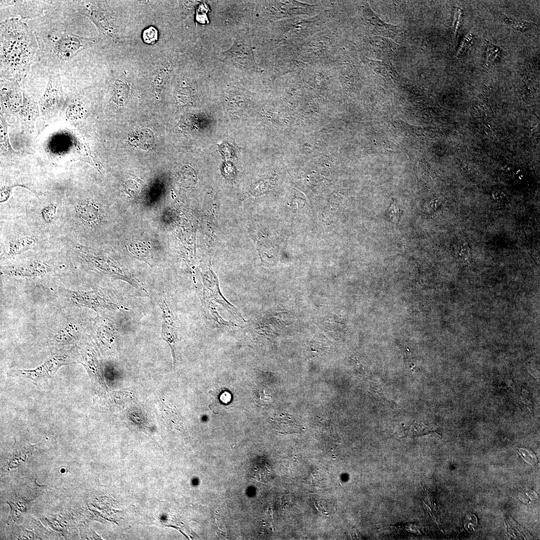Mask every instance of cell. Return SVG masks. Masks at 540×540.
Wrapping results in <instances>:
<instances>
[{
    "label": "cell",
    "instance_id": "obj_2",
    "mask_svg": "<svg viewBox=\"0 0 540 540\" xmlns=\"http://www.w3.org/2000/svg\"><path fill=\"white\" fill-rule=\"evenodd\" d=\"M42 62L60 66L73 60L94 40L64 30L53 28L36 38Z\"/></svg>",
    "mask_w": 540,
    "mask_h": 540
},
{
    "label": "cell",
    "instance_id": "obj_16",
    "mask_svg": "<svg viewBox=\"0 0 540 540\" xmlns=\"http://www.w3.org/2000/svg\"><path fill=\"white\" fill-rule=\"evenodd\" d=\"M472 32H470L466 37L464 38L456 54L458 58L462 56L466 50L470 46L472 45Z\"/></svg>",
    "mask_w": 540,
    "mask_h": 540
},
{
    "label": "cell",
    "instance_id": "obj_13",
    "mask_svg": "<svg viewBox=\"0 0 540 540\" xmlns=\"http://www.w3.org/2000/svg\"><path fill=\"white\" fill-rule=\"evenodd\" d=\"M501 52V48L494 45L489 44L486 50V60L485 66H488L490 62L496 60Z\"/></svg>",
    "mask_w": 540,
    "mask_h": 540
},
{
    "label": "cell",
    "instance_id": "obj_5",
    "mask_svg": "<svg viewBox=\"0 0 540 540\" xmlns=\"http://www.w3.org/2000/svg\"><path fill=\"white\" fill-rule=\"evenodd\" d=\"M66 364H67L66 360L62 356H53L34 370H18L15 373L19 376L34 380L46 379L55 373L59 368Z\"/></svg>",
    "mask_w": 540,
    "mask_h": 540
},
{
    "label": "cell",
    "instance_id": "obj_12",
    "mask_svg": "<svg viewBox=\"0 0 540 540\" xmlns=\"http://www.w3.org/2000/svg\"><path fill=\"white\" fill-rule=\"evenodd\" d=\"M142 36L146 43L154 44L158 40V32L154 27L151 26L143 31Z\"/></svg>",
    "mask_w": 540,
    "mask_h": 540
},
{
    "label": "cell",
    "instance_id": "obj_10",
    "mask_svg": "<svg viewBox=\"0 0 540 540\" xmlns=\"http://www.w3.org/2000/svg\"><path fill=\"white\" fill-rule=\"evenodd\" d=\"M35 244V240L32 238H21L14 239L8 243V254L11 256L19 254L22 251L30 248Z\"/></svg>",
    "mask_w": 540,
    "mask_h": 540
},
{
    "label": "cell",
    "instance_id": "obj_4",
    "mask_svg": "<svg viewBox=\"0 0 540 540\" xmlns=\"http://www.w3.org/2000/svg\"><path fill=\"white\" fill-rule=\"evenodd\" d=\"M62 101L60 76L58 74H52L50 76L45 92L40 102V109L44 112H53L60 107Z\"/></svg>",
    "mask_w": 540,
    "mask_h": 540
},
{
    "label": "cell",
    "instance_id": "obj_14",
    "mask_svg": "<svg viewBox=\"0 0 540 540\" xmlns=\"http://www.w3.org/2000/svg\"><path fill=\"white\" fill-rule=\"evenodd\" d=\"M406 430L408 436H414L428 433L430 432V429L424 426L416 424V426H412Z\"/></svg>",
    "mask_w": 540,
    "mask_h": 540
},
{
    "label": "cell",
    "instance_id": "obj_8",
    "mask_svg": "<svg viewBox=\"0 0 540 540\" xmlns=\"http://www.w3.org/2000/svg\"><path fill=\"white\" fill-rule=\"evenodd\" d=\"M76 212L83 224L94 226L99 218L98 209L94 203L85 201L78 204Z\"/></svg>",
    "mask_w": 540,
    "mask_h": 540
},
{
    "label": "cell",
    "instance_id": "obj_15",
    "mask_svg": "<svg viewBox=\"0 0 540 540\" xmlns=\"http://www.w3.org/2000/svg\"><path fill=\"white\" fill-rule=\"evenodd\" d=\"M518 452L526 462L532 465L536 464L538 462L536 457L531 451L526 449L518 448Z\"/></svg>",
    "mask_w": 540,
    "mask_h": 540
},
{
    "label": "cell",
    "instance_id": "obj_7",
    "mask_svg": "<svg viewBox=\"0 0 540 540\" xmlns=\"http://www.w3.org/2000/svg\"><path fill=\"white\" fill-rule=\"evenodd\" d=\"M364 17L370 30L376 35L394 38L400 34V30L398 26L383 22L368 6L364 10Z\"/></svg>",
    "mask_w": 540,
    "mask_h": 540
},
{
    "label": "cell",
    "instance_id": "obj_17",
    "mask_svg": "<svg viewBox=\"0 0 540 540\" xmlns=\"http://www.w3.org/2000/svg\"><path fill=\"white\" fill-rule=\"evenodd\" d=\"M56 207L49 206L42 210V218L46 222H49L52 220L54 215Z\"/></svg>",
    "mask_w": 540,
    "mask_h": 540
},
{
    "label": "cell",
    "instance_id": "obj_3",
    "mask_svg": "<svg viewBox=\"0 0 540 540\" xmlns=\"http://www.w3.org/2000/svg\"><path fill=\"white\" fill-rule=\"evenodd\" d=\"M222 54L223 62L227 64L245 70L256 67L250 37L246 32H239L232 46Z\"/></svg>",
    "mask_w": 540,
    "mask_h": 540
},
{
    "label": "cell",
    "instance_id": "obj_6",
    "mask_svg": "<svg viewBox=\"0 0 540 540\" xmlns=\"http://www.w3.org/2000/svg\"><path fill=\"white\" fill-rule=\"evenodd\" d=\"M163 312L162 336L170 347L174 364L176 362V344L177 342L176 328L172 312L167 302L164 300L158 302Z\"/></svg>",
    "mask_w": 540,
    "mask_h": 540
},
{
    "label": "cell",
    "instance_id": "obj_9",
    "mask_svg": "<svg viewBox=\"0 0 540 540\" xmlns=\"http://www.w3.org/2000/svg\"><path fill=\"white\" fill-rule=\"evenodd\" d=\"M371 64L376 73L384 78L393 80L400 78L398 74L388 62L384 61L372 60Z\"/></svg>",
    "mask_w": 540,
    "mask_h": 540
},
{
    "label": "cell",
    "instance_id": "obj_11",
    "mask_svg": "<svg viewBox=\"0 0 540 540\" xmlns=\"http://www.w3.org/2000/svg\"><path fill=\"white\" fill-rule=\"evenodd\" d=\"M501 19L508 26L517 30L524 32L533 28L534 24L508 17L504 14H500Z\"/></svg>",
    "mask_w": 540,
    "mask_h": 540
},
{
    "label": "cell",
    "instance_id": "obj_1",
    "mask_svg": "<svg viewBox=\"0 0 540 540\" xmlns=\"http://www.w3.org/2000/svg\"><path fill=\"white\" fill-rule=\"evenodd\" d=\"M0 78L19 82L27 76L38 52L35 35L17 18L0 22Z\"/></svg>",
    "mask_w": 540,
    "mask_h": 540
},
{
    "label": "cell",
    "instance_id": "obj_18",
    "mask_svg": "<svg viewBox=\"0 0 540 540\" xmlns=\"http://www.w3.org/2000/svg\"><path fill=\"white\" fill-rule=\"evenodd\" d=\"M477 520L475 516L468 515L466 519L465 527L466 528H468L470 530H474V527L476 526Z\"/></svg>",
    "mask_w": 540,
    "mask_h": 540
}]
</instances>
